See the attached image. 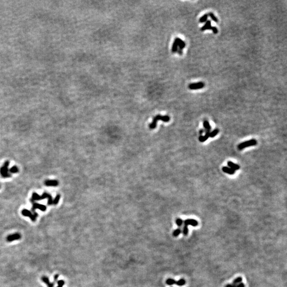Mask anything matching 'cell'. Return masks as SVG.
Listing matches in <instances>:
<instances>
[{
    "label": "cell",
    "mask_w": 287,
    "mask_h": 287,
    "mask_svg": "<svg viewBox=\"0 0 287 287\" xmlns=\"http://www.w3.org/2000/svg\"><path fill=\"white\" fill-rule=\"evenodd\" d=\"M158 120H161L163 122H168L170 120V118L169 116H162L160 114L157 115L156 116H155L154 119H153V120L152 121V122L151 123H150L149 124V128L150 129H154L156 127V125H157V122Z\"/></svg>",
    "instance_id": "1"
},
{
    "label": "cell",
    "mask_w": 287,
    "mask_h": 287,
    "mask_svg": "<svg viewBox=\"0 0 287 287\" xmlns=\"http://www.w3.org/2000/svg\"><path fill=\"white\" fill-rule=\"evenodd\" d=\"M9 161H7L4 162V164L0 168V173H1V176L4 178L11 177L10 174L9 173Z\"/></svg>",
    "instance_id": "2"
},
{
    "label": "cell",
    "mask_w": 287,
    "mask_h": 287,
    "mask_svg": "<svg viewBox=\"0 0 287 287\" xmlns=\"http://www.w3.org/2000/svg\"><path fill=\"white\" fill-rule=\"evenodd\" d=\"M257 142L256 139H251L250 140H248L238 145V149L240 150H242L245 148H246L248 147L255 146L257 144Z\"/></svg>",
    "instance_id": "3"
},
{
    "label": "cell",
    "mask_w": 287,
    "mask_h": 287,
    "mask_svg": "<svg viewBox=\"0 0 287 287\" xmlns=\"http://www.w3.org/2000/svg\"><path fill=\"white\" fill-rule=\"evenodd\" d=\"M21 213L24 216L29 217L31 219L32 221L35 222L36 221V219H37V217L38 216V214L36 212H35V213H34V214H33L30 211V210H29L27 209H24L22 210Z\"/></svg>",
    "instance_id": "4"
},
{
    "label": "cell",
    "mask_w": 287,
    "mask_h": 287,
    "mask_svg": "<svg viewBox=\"0 0 287 287\" xmlns=\"http://www.w3.org/2000/svg\"><path fill=\"white\" fill-rule=\"evenodd\" d=\"M205 86V84L203 82H198L196 83L190 84L188 85V88L190 90H197L203 88Z\"/></svg>",
    "instance_id": "5"
},
{
    "label": "cell",
    "mask_w": 287,
    "mask_h": 287,
    "mask_svg": "<svg viewBox=\"0 0 287 287\" xmlns=\"http://www.w3.org/2000/svg\"><path fill=\"white\" fill-rule=\"evenodd\" d=\"M31 202L32 203V210L33 212H34V213H35V210L36 209H40L42 211H45L46 210V206L42 205V204H38V203H35L34 201H33V200L31 199Z\"/></svg>",
    "instance_id": "6"
},
{
    "label": "cell",
    "mask_w": 287,
    "mask_h": 287,
    "mask_svg": "<svg viewBox=\"0 0 287 287\" xmlns=\"http://www.w3.org/2000/svg\"><path fill=\"white\" fill-rule=\"evenodd\" d=\"M45 198H47L48 201H47V204L49 205H53V199H52V197L51 196V195L49 194H48L47 193H43L41 196V200L45 199Z\"/></svg>",
    "instance_id": "7"
},
{
    "label": "cell",
    "mask_w": 287,
    "mask_h": 287,
    "mask_svg": "<svg viewBox=\"0 0 287 287\" xmlns=\"http://www.w3.org/2000/svg\"><path fill=\"white\" fill-rule=\"evenodd\" d=\"M21 236L20 234H19L18 233H14V234L8 236L6 238V240L9 242H11V241H13L14 240H19V239H20L21 238Z\"/></svg>",
    "instance_id": "8"
},
{
    "label": "cell",
    "mask_w": 287,
    "mask_h": 287,
    "mask_svg": "<svg viewBox=\"0 0 287 287\" xmlns=\"http://www.w3.org/2000/svg\"><path fill=\"white\" fill-rule=\"evenodd\" d=\"M198 224V222L196 220L194 219H187L184 221V225L188 226V225H191L193 226H196Z\"/></svg>",
    "instance_id": "9"
},
{
    "label": "cell",
    "mask_w": 287,
    "mask_h": 287,
    "mask_svg": "<svg viewBox=\"0 0 287 287\" xmlns=\"http://www.w3.org/2000/svg\"><path fill=\"white\" fill-rule=\"evenodd\" d=\"M45 185L46 186L56 187L58 186L59 182L56 180H47L45 181Z\"/></svg>",
    "instance_id": "10"
},
{
    "label": "cell",
    "mask_w": 287,
    "mask_h": 287,
    "mask_svg": "<svg viewBox=\"0 0 287 287\" xmlns=\"http://www.w3.org/2000/svg\"><path fill=\"white\" fill-rule=\"evenodd\" d=\"M177 44H178V46L179 47V49H181V50H183L184 48L186 46V43H185V42L184 41L182 40L181 39H180V38L179 37H176L175 40Z\"/></svg>",
    "instance_id": "11"
},
{
    "label": "cell",
    "mask_w": 287,
    "mask_h": 287,
    "mask_svg": "<svg viewBox=\"0 0 287 287\" xmlns=\"http://www.w3.org/2000/svg\"><path fill=\"white\" fill-rule=\"evenodd\" d=\"M211 27H212L211 21H210V20H207V21L204 24V25L202 27H201L200 31L203 32V31H206V30H210Z\"/></svg>",
    "instance_id": "12"
},
{
    "label": "cell",
    "mask_w": 287,
    "mask_h": 287,
    "mask_svg": "<svg viewBox=\"0 0 287 287\" xmlns=\"http://www.w3.org/2000/svg\"><path fill=\"white\" fill-rule=\"evenodd\" d=\"M227 164L229 166V167L230 168L232 169V170L236 171V170H238L239 169H240V166L239 165L234 163L232 162L231 161H228L227 162Z\"/></svg>",
    "instance_id": "13"
},
{
    "label": "cell",
    "mask_w": 287,
    "mask_h": 287,
    "mask_svg": "<svg viewBox=\"0 0 287 287\" xmlns=\"http://www.w3.org/2000/svg\"><path fill=\"white\" fill-rule=\"evenodd\" d=\"M42 281H43V282L47 284V285L48 287H54V283H51V282H50V281L49 278H48L47 277L44 276H43V277H42Z\"/></svg>",
    "instance_id": "14"
},
{
    "label": "cell",
    "mask_w": 287,
    "mask_h": 287,
    "mask_svg": "<svg viewBox=\"0 0 287 287\" xmlns=\"http://www.w3.org/2000/svg\"><path fill=\"white\" fill-rule=\"evenodd\" d=\"M222 171L224 172V173L229 174L230 175H234L235 173V171L232 170V169L230 168L229 167H224L222 168Z\"/></svg>",
    "instance_id": "15"
},
{
    "label": "cell",
    "mask_w": 287,
    "mask_h": 287,
    "mask_svg": "<svg viewBox=\"0 0 287 287\" xmlns=\"http://www.w3.org/2000/svg\"><path fill=\"white\" fill-rule=\"evenodd\" d=\"M203 126L205 128V131L206 132H210V130H211V126H210V124L209 123V122L207 120H205L203 122Z\"/></svg>",
    "instance_id": "16"
},
{
    "label": "cell",
    "mask_w": 287,
    "mask_h": 287,
    "mask_svg": "<svg viewBox=\"0 0 287 287\" xmlns=\"http://www.w3.org/2000/svg\"><path fill=\"white\" fill-rule=\"evenodd\" d=\"M209 133L210 132H206L205 135L204 136H203V135L200 136L199 137V140L200 142H202L207 140L208 139V138L209 137Z\"/></svg>",
    "instance_id": "17"
},
{
    "label": "cell",
    "mask_w": 287,
    "mask_h": 287,
    "mask_svg": "<svg viewBox=\"0 0 287 287\" xmlns=\"http://www.w3.org/2000/svg\"><path fill=\"white\" fill-rule=\"evenodd\" d=\"M208 14L206 13L204 15H203L202 17H201L199 19V21L200 23H204L206 22L207 21V20H208Z\"/></svg>",
    "instance_id": "18"
},
{
    "label": "cell",
    "mask_w": 287,
    "mask_h": 287,
    "mask_svg": "<svg viewBox=\"0 0 287 287\" xmlns=\"http://www.w3.org/2000/svg\"><path fill=\"white\" fill-rule=\"evenodd\" d=\"M178 49V44H177V42L175 40L173 44H172V52L173 53H176Z\"/></svg>",
    "instance_id": "19"
},
{
    "label": "cell",
    "mask_w": 287,
    "mask_h": 287,
    "mask_svg": "<svg viewBox=\"0 0 287 287\" xmlns=\"http://www.w3.org/2000/svg\"><path fill=\"white\" fill-rule=\"evenodd\" d=\"M32 200L33 201L35 200H41V196L38 195L36 193H33L32 196Z\"/></svg>",
    "instance_id": "20"
},
{
    "label": "cell",
    "mask_w": 287,
    "mask_h": 287,
    "mask_svg": "<svg viewBox=\"0 0 287 287\" xmlns=\"http://www.w3.org/2000/svg\"><path fill=\"white\" fill-rule=\"evenodd\" d=\"M208 17H210V18H211L212 20L213 21H214L215 22H216V23H217V22H218V19H217V18L216 17L214 14L213 13H212V12H209V13H208Z\"/></svg>",
    "instance_id": "21"
},
{
    "label": "cell",
    "mask_w": 287,
    "mask_h": 287,
    "mask_svg": "<svg viewBox=\"0 0 287 287\" xmlns=\"http://www.w3.org/2000/svg\"><path fill=\"white\" fill-rule=\"evenodd\" d=\"M218 132H219V131H218V130L217 129H216L213 130L212 132H210V133H209V137H210V138H213V137H214L215 136H216L217 135V133H218Z\"/></svg>",
    "instance_id": "22"
},
{
    "label": "cell",
    "mask_w": 287,
    "mask_h": 287,
    "mask_svg": "<svg viewBox=\"0 0 287 287\" xmlns=\"http://www.w3.org/2000/svg\"><path fill=\"white\" fill-rule=\"evenodd\" d=\"M9 171L11 173H16L17 172H18L19 169L17 166L14 165L12 168H11L9 170Z\"/></svg>",
    "instance_id": "23"
},
{
    "label": "cell",
    "mask_w": 287,
    "mask_h": 287,
    "mask_svg": "<svg viewBox=\"0 0 287 287\" xmlns=\"http://www.w3.org/2000/svg\"><path fill=\"white\" fill-rule=\"evenodd\" d=\"M60 199V195H59V194L57 195L56 196L55 198H54V199L53 201V205H57V204H58L59 202Z\"/></svg>",
    "instance_id": "24"
},
{
    "label": "cell",
    "mask_w": 287,
    "mask_h": 287,
    "mask_svg": "<svg viewBox=\"0 0 287 287\" xmlns=\"http://www.w3.org/2000/svg\"><path fill=\"white\" fill-rule=\"evenodd\" d=\"M185 283H186V281L183 279H180L178 281L176 282V284L178 286H183Z\"/></svg>",
    "instance_id": "25"
},
{
    "label": "cell",
    "mask_w": 287,
    "mask_h": 287,
    "mask_svg": "<svg viewBox=\"0 0 287 287\" xmlns=\"http://www.w3.org/2000/svg\"><path fill=\"white\" fill-rule=\"evenodd\" d=\"M176 281L174 279H168L166 283L168 285H173L174 284H176Z\"/></svg>",
    "instance_id": "26"
},
{
    "label": "cell",
    "mask_w": 287,
    "mask_h": 287,
    "mask_svg": "<svg viewBox=\"0 0 287 287\" xmlns=\"http://www.w3.org/2000/svg\"><path fill=\"white\" fill-rule=\"evenodd\" d=\"M181 229L178 228V229H176L175 230L173 231V235L175 237H177V236H178L181 233Z\"/></svg>",
    "instance_id": "27"
},
{
    "label": "cell",
    "mask_w": 287,
    "mask_h": 287,
    "mask_svg": "<svg viewBox=\"0 0 287 287\" xmlns=\"http://www.w3.org/2000/svg\"><path fill=\"white\" fill-rule=\"evenodd\" d=\"M242 280H243V279H242L241 277H237V278H236V279L234 280L233 284L237 285V283H240L242 281Z\"/></svg>",
    "instance_id": "28"
},
{
    "label": "cell",
    "mask_w": 287,
    "mask_h": 287,
    "mask_svg": "<svg viewBox=\"0 0 287 287\" xmlns=\"http://www.w3.org/2000/svg\"><path fill=\"white\" fill-rule=\"evenodd\" d=\"M176 223L177 224V225L178 226H181L182 225V224H183V220H182L181 218H178L176 219Z\"/></svg>",
    "instance_id": "29"
},
{
    "label": "cell",
    "mask_w": 287,
    "mask_h": 287,
    "mask_svg": "<svg viewBox=\"0 0 287 287\" xmlns=\"http://www.w3.org/2000/svg\"><path fill=\"white\" fill-rule=\"evenodd\" d=\"M188 226L184 225V229H183V233L185 236H187L188 235Z\"/></svg>",
    "instance_id": "30"
},
{
    "label": "cell",
    "mask_w": 287,
    "mask_h": 287,
    "mask_svg": "<svg viewBox=\"0 0 287 287\" xmlns=\"http://www.w3.org/2000/svg\"><path fill=\"white\" fill-rule=\"evenodd\" d=\"M210 30H212V32H213V33L214 34H217V33H218V29H217V28L216 27H214V26H213V27L212 26L211 28H210Z\"/></svg>",
    "instance_id": "31"
},
{
    "label": "cell",
    "mask_w": 287,
    "mask_h": 287,
    "mask_svg": "<svg viewBox=\"0 0 287 287\" xmlns=\"http://www.w3.org/2000/svg\"><path fill=\"white\" fill-rule=\"evenodd\" d=\"M57 284H58L59 286H63V285L64 284V282L63 280H59L57 281Z\"/></svg>",
    "instance_id": "32"
},
{
    "label": "cell",
    "mask_w": 287,
    "mask_h": 287,
    "mask_svg": "<svg viewBox=\"0 0 287 287\" xmlns=\"http://www.w3.org/2000/svg\"><path fill=\"white\" fill-rule=\"evenodd\" d=\"M177 52L179 55H181L182 54H183V50H181V49H178Z\"/></svg>",
    "instance_id": "33"
},
{
    "label": "cell",
    "mask_w": 287,
    "mask_h": 287,
    "mask_svg": "<svg viewBox=\"0 0 287 287\" xmlns=\"http://www.w3.org/2000/svg\"><path fill=\"white\" fill-rule=\"evenodd\" d=\"M236 286H237V285H236V284H227L225 287H236Z\"/></svg>",
    "instance_id": "34"
},
{
    "label": "cell",
    "mask_w": 287,
    "mask_h": 287,
    "mask_svg": "<svg viewBox=\"0 0 287 287\" xmlns=\"http://www.w3.org/2000/svg\"><path fill=\"white\" fill-rule=\"evenodd\" d=\"M236 287H245V285L243 283H239V284L237 285Z\"/></svg>",
    "instance_id": "35"
},
{
    "label": "cell",
    "mask_w": 287,
    "mask_h": 287,
    "mask_svg": "<svg viewBox=\"0 0 287 287\" xmlns=\"http://www.w3.org/2000/svg\"><path fill=\"white\" fill-rule=\"evenodd\" d=\"M204 129H200L199 131V134H200V136H202L203 135V133L204 132Z\"/></svg>",
    "instance_id": "36"
},
{
    "label": "cell",
    "mask_w": 287,
    "mask_h": 287,
    "mask_svg": "<svg viewBox=\"0 0 287 287\" xmlns=\"http://www.w3.org/2000/svg\"><path fill=\"white\" fill-rule=\"evenodd\" d=\"M59 277V275H55L54 276V280L55 281H56L57 280V279H58Z\"/></svg>",
    "instance_id": "37"
},
{
    "label": "cell",
    "mask_w": 287,
    "mask_h": 287,
    "mask_svg": "<svg viewBox=\"0 0 287 287\" xmlns=\"http://www.w3.org/2000/svg\"><path fill=\"white\" fill-rule=\"evenodd\" d=\"M57 287H62V286H59V285H58V286H57Z\"/></svg>",
    "instance_id": "38"
},
{
    "label": "cell",
    "mask_w": 287,
    "mask_h": 287,
    "mask_svg": "<svg viewBox=\"0 0 287 287\" xmlns=\"http://www.w3.org/2000/svg\"><path fill=\"white\" fill-rule=\"evenodd\" d=\"M0 187H1V186H0Z\"/></svg>",
    "instance_id": "39"
}]
</instances>
